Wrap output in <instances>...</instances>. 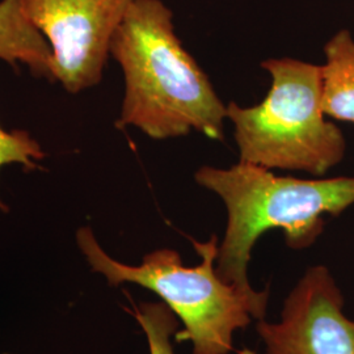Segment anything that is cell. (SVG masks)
Here are the masks:
<instances>
[{
	"label": "cell",
	"instance_id": "30bf717a",
	"mask_svg": "<svg viewBox=\"0 0 354 354\" xmlns=\"http://www.w3.org/2000/svg\"><path fill=\"white\" fill-rule=\"evenodd\" d=\"M44 158L39 145L26 131H7L0 127V171L10 165H21L26 168H36ZM0 209L7 210L0 201Z\"/></svg>",
	"mask_w": 354,
	"mask_h": 354
},
{
	"label": "cell",
	"instance_id": "9c48e42d",
	"mask_svg": "<svg viewBox=\"0 0 354 354\" xmlns=\"http://www.w3.org/2000/svg\"><path fill=\"white\" fill-rule=\"evenodd\" d=\"M136 317L145 330L151 354H175L171 336L177 330L175 313L165 304H140L136 307Z\"/></svg>",
	"mask_w": 354,
	"mask_h": 354
},
{
	"label": "cell",
	"instance_id": "3957f363",
	"mask_svg": "<svg viewBox=\"0 0 354 354\" xmlns=\"http://www.w3.org/2000/svg\"><path fill=\"white\" fill-rule=\"evenodd\" d=\"M76 241L92 270L104 274L109 285L131 282L159 295L185 326L175 333L176 342L189 340L193 354H228L234 332L245 328L251 317H266L268 290L245 294L216 274L215 235L206 243L192 241L203 260L193 268L183 266L180 254L168 248L146 254L138 266L118 263L89 227L77 230Z\"/></svg>",
	"mask_w": 354,
	"mask_h": 354
},
{
	"label": "cell",
	"instance_id": "52a82bcc",
	"mask_svg": "<svg viewBox=\"0 0 354 354\" xmlns=\"http://www.w3.org/2000/svg\"><path fill=\"white\" fill-rule=\"evenodd\" d=\"M0 59L26 64L33 74L53 80L50 46L28 20L20 0L0 1Z\"/></svg>",
	"mask_w": 354,
	"mask_h": 354
},
{
	"label": "cell",
	"instance_id": "ba28073f",
	"mask_svg": "<svg viewBox=\"0 0 354 354\" xmlns=\"http://www.w3.org/2000/svg\"><path fill=\"white\" fill-rule=\"evenodd\" d=\"M323 111L329 118L354 124V37L342 29L324 46Z\"/></svg>",
	"mask_w": 354,
	"mask_h": 354
},
{
	"label": "cell",
	"instance_id": "8992f818",
	"mask_svg": "<svg viewBox=\"0 0 354 354\" xmlns=\"http://www.w3.org/2000/svg\"><path fill=\"white\" fill-rule=\"evenodd\" d=\"M328 268H310L283 304L279 323L259 322L264 354H354V320Z\"/></svg>",
	"mask_w": 354,
	"mask_h": 354
},
{
	"label": "cell",
	"instance_id": "7a4b0ae2",
	"mask_svg": "<svg viewBox=\"0 0 354 354\" xmlns=\"http://www.w3.org/2000/svg\"><path fill=\"white\" fill-rule=\"evenodd\" d=\"M194 178L227 207V228L215 272L245 294L256 292L247 279V266L254 243L264 232L279 228L288 247L304 250L323 232V215L339 216L354 205V176H277L272 169L241 160L230 168L203 165Z\"/></svg>",
	"mask_w": 354,
	"mask_h": 354
},
{
	"label": "cell",
	"instance_id": "6da1fadb",
	"mask_svg": "<svg viewBox=\"0 0 354 354\" xmlns=\"http://www.w3.org/2000/svg\"><path fill=\"white\" fill-rule=\"evenodd\" d=\"M125 95L117 127H137L152 140L192 131L225 140L227 105L184 49L174 13L162 0H131L111 42Z\"/></svg>",
	"mask_w": 354,
	"mask_h": 354
},
{
	"label": "cell",
	"instance_id": "277c9868",
	"mask_svg": "<svg viewBox=\"0 0 354 354\" xmlns=\"http://www.w3.org/2000/svg\"><path fill=\"white\" fill-rule=\"evenodd\" d=\"M272 86L260 104H227V120L241 162L268 169L323 176L342 163L346 140L323 111V67L292 58H269Z\"/></svg>",
	"mask_w": 354,
	"mask_h": 354
},
{
	"label": "cell",
	"instance_id": "5b68a950",
	"mask_svg": "<svg viewBox=\"0 0 354 354\" xmlns=\"http://www.w3.org/2000/svg\"><path fill=\"white\" fill-rule=\"evenodd\" d=\"M131 0H20L48 41L53 80L70 93L95 87L111 55L114 32Z\"/></svg>",
	"mask_w": 354,
	"mask_h": 354
}]
</instances>
